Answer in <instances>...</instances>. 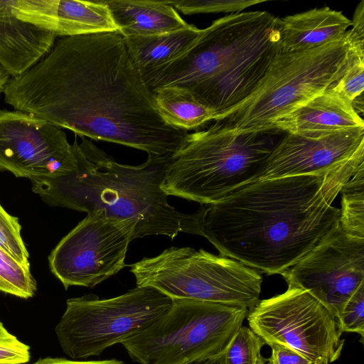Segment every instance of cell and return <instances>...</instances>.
Here are the masks:
<instances>
[{
    "label": "cell",
    "mask_w": 364,
    "mask_h": 364,
    "mask_svg": "<svg viewBox=\"0 0 364 364\" xmlns=\"http://www.w3.org/2000/svg\"><path fill=\"white\" fill-rule=\"evenodd\" d=\"M3 94L16 110L89 137L171 156L188 135L160 116L117 32L63 37Z\"/></svg>",
    "instance_id": "1"
},
{
    "label": "cell",
    "mask_w": 364,
    "mask_h": 364,
    "mask_svg": "<svg viewBox=\"0 0 364 364\" xmlns=\"http://www.w3.org/2000/svg\"><path fill=\"white\" fill-rule=\"evenodd\" d=\"M363 162L362 153L326 173L245 185L198 210L200 235L223 256L267 274H282L339 219L332 203Z\"/></svg>",
    "instance_id": "2"
},
{
    "label": "cell",
    "mask_w": 364,
    "mask_h": 364,
    "mask_svg": "<svg viewBox=\"0 0 364 364\" xmlns=\"http://www.w3.org/2000/svg\"><path fill=\"white\" fill-rule=\"evenodd\" d=\"M72 144L76 168L55 178L31 180L32 190L48 204L136 223L134 239L178 233L200 235L199 214L183 213L171 205L161 185L170 156H148L146 162L130 166L112 156L82 136Z\"/></svg>",
    "instance_id": "3"
},
{
    "label": "cell",
    "mask_w": 364,
    "mask_h": 364,
    "mask_svg": "<svg viewBox=\"0 0 364 364\" xmlns=\"http://www.w3.org/2000/svg\"><path fill=\"white\" fill-rule=\"evenodd\" d=\"M279 18L267 11L229 14L213 21L176 60L141 75L154 92L190 90L224 119L257 88L281 52Z\"/></svg>",
    "instance_id": "4"
},
{
    "label": "cell",
    "mask_w": 364,
    "mask_h": 364,
    "mask_svg": "<svg viewBox=\"0 0 364 364\" xmlns=\"http://www.w3.org/2000/svg\"><path fill=\"white\" fill-rule=\"evenodd\" d=\"M276 131L236 132L218 120L205 130L188 134L169 157L162 190L205 205L257 181L279 140L274 139Z\"/></svg>",
    "instance_id": "5"
},
{
    "label": "cell",
    "mask_w": 364,
    "mask_h": 364,
    "mask_svg": "<svg viewBox=\"0 0 364 364\" xmlns=\"http://www.w3.org/2000/svg\"><path fill=\"white\" fill-rule=\"evenodd\" d=\"M348 34L314 48L280 52L255 92L222 120L236 132L272 131L274 122L341 78L348 62Z\"/></svg>",
    "instance_id": "6"
},
{
    "label": "cell",
    "mask_w": 364,
    "mask_h": 364,
    "mask_svg": "<svg viewBox=\"0 0 364 364\" xmlns=\"http://www.w3.org/2000/svg\"><path fill=\"white\" fill-rule=\"evenodd\" d=\"M137 287L154 288L171 299H186L252 309L262 277L235 259L203 249L171 247L130 265Z\"/></svg>",
    "instance_id": "7"
},
{
    "label": "cell",
    "mask_w": 364,
    "mask_h": 364,
    "mask_svg": "<svg viewBox=\"0 0 364 364\" xmlns=\"http://www.w3.org/2000/svg\"><path fill=\"white\" fill-rule=\"evenodd\" d=\"M246 308L186 299L121 344L139 364H191L220 353L242 326Z\"/></svg>",
    "instance_id": "8"
},
{
    "label": "cell",
    "mask_w": 364,
    "mask_h": 364,
    "mask_svg": "<svg viewBox=\"0 0 364 364\" xmlns=\"http://www.w3.org/2000/svg\"><path fill=\"white\" fill-rule=\"evenodd\" d=\"M172 299L149 287L119 296L95 294L71 298L55 328L63 351L73 360L98 356L143 331L171 306Z\"/></svg>",
    "instance_id": "9"
},
{
    "label": "cell",
    "mask_w": 364,
    "mask_h": 364,
    "mask_svg": "<svg viewBox=\"0 0 364 364\" xmlns=\"http://www.w3.org/2000/svg\"><path fill=\"white\" fill-rule=\"evenodd\" d=\"M246 318L266 344L288 346L312 364H331L341 355L344 339L337 318L302 289L288 285L283 294L259 300Z\"/></svg>",
    "instance_id": "10"
},
{
    "label": "cell",
    "mask_w": 364,
    "mask_h": 364,
    "mask_svg": "<svg viewBox=\"0 0 364 364\" xmlns=\"http://www.w3.org/2000/svg\"><path fill=\"white\" fill-rule=\"evenodd\" d=\"M136 228V223L102 211L87 213L50 254L51 272L65 289L95 287L124 267Z\"/></svg>",
    "instance_id": "11"
},
{
    "label": "cell",
    "mask_w": 364,
    "mask_h": 364,
    "mask_svg": "<svg viewBox=\"0 0 364 364\" xmlns=\"http://www.w3.org/2000/svg\"><path fill=\"white\" fill-rule=\"evenodd\" d=\"M281 274L288 285L307 291L337 318L364 284V237L346 232L338 219L313 249Z\"/></svg>",
    "instance_id": "12"
},
{
    "label": "cell",
    "mask_w": 364,
    "mask_h": 364,
    "mask_svg": "<svg viewBox=\"0 0 364 364\" xmlns=\"http://www.w3.org/2000/svg\"><path fill=\"white\" fill-rule=\"evenodd\" d=\"M75 168L73 146L62 128L18 110H0V170L33 180Z\"/></svg>",
    "instance_id": "13"
},
{
    "label": "cell",
    "mask_w": 364,
    "mask_h": 364,
    "mask_svg": "<svg viewBox=\"0 0 364 364\" xmlns=\"http://www.w3.org/2000/svg\"><path fill=\"white\" fill-rule=\"evenodd\" d=\"M58 0H0V65L18 77L53 48Z\"/></svg>",
    "instance_id": "14"
},
{
    "label": "cell",
    "mask_w": 364,
    "mask_h": 364,
    "mask_svg": "<svg viewBox=\"0 0 364 364\" xmlns=\"http://www.w3.org/2000/svg\"><path fill=\"white\" fill-rule=\"evenodd\" d=\"M364 153V129L287 133L272 149L257 181L318 174Z\"/></svg>",
    "instance_id": "15"
},
{
    "label": "cell",
    "mask_w": 364,
    "mask_h": 364,
    "mask_svg": "<svg viewBox=\"0 0 364 364\" xmlns=\"http://www.w3.org/2000/svg\"><path fill=\"white\" fill-rule=\"evenodd\" d=\"M364 129L351 103L331 87L274 122L270 130L286 133L335 132Z\"/></svg>",
    "instance_id": "16"
},
{
    "label": "cell",
    "mask_w": 364,
    "mask_h": 364,
    "mask_svg": "<svg viewBox=\"0 0 364 364\" xmlns=\"http://www.w3.org/2000/svg\"><path fill=\"white\" fill-rule=\"evenodd\" d=\"M281 52L314 48L343 36L351 21L328 7L315 8L279 18Z\"/></svg>",
    "instance_id": "17"
},
{
    "label": "cell",
    "mask_w": 364,
    "mask_h": 364,
    "mask_svg": "<svg viewBox=\"0 0 364 364\" xmlns=\"http://www.w3.org/2000/svg\"><path fill=\"white\" fill-rule=\"evenodd\" d=\"M119 33L126 36H147L187 27L171 1L102 0Z\"/></svg>",
    "instance_id": "18"
},
{
    "label": "cell",
    "mask_w": 364,
    "mask_h": 364,
    "mask_svg": "<svg viewBox=\"0 0 364 364\" xmlns=\"http://www.w3.org/2000/svg\"><path fill=\"white\" fill-rule=\"evenodd\" d=\"M203 32L193 25L147 36L124 37L129 57L141 75L168 64L185 54Z\"/></svg>",
    "instance_id": "19"
},
{
    "label": "cell",
    "mask_w": 364,
    "mask_h": 364,
    "mask_svg": "<svg viewBox=\"0 0 364 364\" xmlns=\"http://www.w3.org/2000/svg\"><path fill=\"white\" fill-rule=\"evenodd\" d=\"M110 32L119 33V29L102 1L58 0L56 13L58 36Z\"/></svg>",
    "instance_id": "20"
},
{
    "label": "cell",
    "mask_w": 364,
    "mask_h": 364,
    "mask_svg": "<svg viewBox=\"0 0 364 364\" xmlns=\"http://www.w3.org/2000/svg\"><path fill=\"white\" fill-rule=\"evenodd\" d=\"M153 92L160 116L171 127L188 131L215 120V111L186 88L166 86Z\"/></svg>",
    "instance_id": "21"
},
{
    "label": "cell",
    "mask_w": 364,
    "mask_h": 364,
    "mask_svg": "<svg viewBox=\"0 0 364 364\" xmlns=\"http://www.w3.org/2000/svg\"><path fill=\"white\" fill-rule=\"evenodd\" d=\"M342 195L339 221L348 233L364 237V162L340 192Z\"/></svg>",
    "instance_id": "22"
},
{
    "label": "cell",
    "mask_w": 364,
    "mask_h": 364,
    "mask_svg": "<svg viewBox=\"0 0 364 364\" xmlns=\"http://www.w3.org/2000/svg\"><path fill=\"white\" fill-rule=\"evenodd\" d=\"M265 342L250 327L242 326L225 348L208 359L212 364H267L261 353Z\"/></svg>",
    "instance_id": "23"
},
{
    "label": "cell",
    "mask_w": 364,
    "mask_h": 364,
    "mask_svg": "<svg viewBox=\"0 0 364 364\" xmlns=\"http://www.w3.org/2000/svg\"><path fill=\"white\" fill-rule=\"evenodd\" d=\"M0 291L22 299L35 294L36 282L30 267L20 264L0 247Z\"/></svg>",
    "instance_id": "24"
},
{
    "label": "cell",
    "mask_w": 364,
    "mask_h": 364,
    "mask_svg": "<svg viewBox=\"0 0 364 364\" xmlns=\"http://www.w3.org/2000/svg\"><path fill=\"white\" fill-rule=\"evenodd\" d=\"M364 87V50L349 45L348 62L341 78L331 88L350 103L363 95Z\"/></svg>",
    "instance_id": "25"
},
{
    "label": "cell",
    "mask_w": 364,
    "mask_h": 364,
    "mask_svg": "<svg viewBox=\"0 0 364 364\" xmlns=\"http://www.w3.org/2000/svg\"><path fill=\"white\" fill-rule=\"evenodd\" d=\"M266 0H177L171 1L176 10L186 15L210 13L242 12Z\"/></svg>",
    "instance_id": "26"
},
{
    "label": "cell",
    "mask_w": 364,
    "mask_h": 364,
    "mask_svg": "<svg viewBox=\"0 0 364 364\" xmlns=\"http://www.w3.org/2000/svg\"><path fill=\"white\" fill-rule=\"evenodd\" d=\"M21 230L18 218L9 214L0 204V247L20 264L30 267L29 255L21 237Z\"/></svg>",
    "instance_id": "27"
},
{
    "label": "cell",
    "mask_w": 364,
    "mask_h": 364,
    "mask_svg": "<svg viewBox=\"0 0 364 364\" xmlns=\"http://www.w3.org/2000/svg\"><path fill=\"white\" fill-rule=\"evenodd\" d=\"M342 333H356L364 337V284L346 301L337 316Z\"/></svg>",
    "instance_id": "28"
},
{
    "label": "cell",
    "mask_w": 364,
    "mask_h": 364,
    "mask_svg": "<svg viewBox=\"0 0 364 364\" xmlns=\"http://www.w3.org/2000/svg\"><path fill=\"white\" fill-rule=\"evenodd\" d=\"M30 358L29 346L10 333L0 321V364H26Z\"/></svg>",
    "instance_id": "29"
},
{
    "label": "cell",
    "mask_w": 364,
    "mask_h": 364,
    "mask_svg": "<svg viewBox=\"0 0 364 364\" xmlns=\"http://www.w3.org/2000/svg\"><path fill=\"white\" fill-rule=\"evenodd\" d=\"M271 355L267 364H312L304 355L295 350L278 343H269Z\"/></svg>",
    "instance_id": "30"
},
{
    "label": "cell",
    "mask_w": 364,
    "mask_h": 364,
    "mask_svg": "<svg viewBox=\"0 0 364 364\" xmlns=\"http://www.w3.org/2000/svg\"><path fill=\"white\" fill-rule=\"evenodd\" d=\"M352 28L348 30V40L351 47L364 50V1L357 6L353 20Z\"/></svg>",
    "instance_id": "31"
},
{
    "label": "cell",
    "mask_w": 364,
    "mask_h": 364,
    "mask_svg": "<svg viewBox=\"0 0 364 364\" xmlns=\"http://www.w3.org/2000/svg\"><path fill=\"white\" fill-rule=\"evenodd\" d=\"M33 364H126L122 360L109 359L102 360H69L63 358H45Z\"/></svg>",
    "instance_id": "32"
},
{
    "label": "cell",
    "mask_w": 364,
    "mask_h": 364,
    "mask_svg": "<svg viewBox=\"0 0 364 364\" xmlns=\"http://www.w3.org/2000/svg\"><path fill=\"white\" fill-rule=\"evenodd\" d=\"M10 79V75L0 65V95Z\"/></svg>",
    "instance_id": "33"
},
{
    "label": "cell",
    "mask_w": 364,
    "mask_h": 364,
    "mask_svg": "<svg viewBox=\"0 0 364 364\" xmlns=\"http://www.w3.org/2000/svg\"><path fill=\"white\" fill-rule=\"evenodd\" d=\"M191 364H212V363H210L209 361L205 360L204 361L196 362V363H191Z\"/></svg>",
    "instance_id": "34"
}]
</instances>
